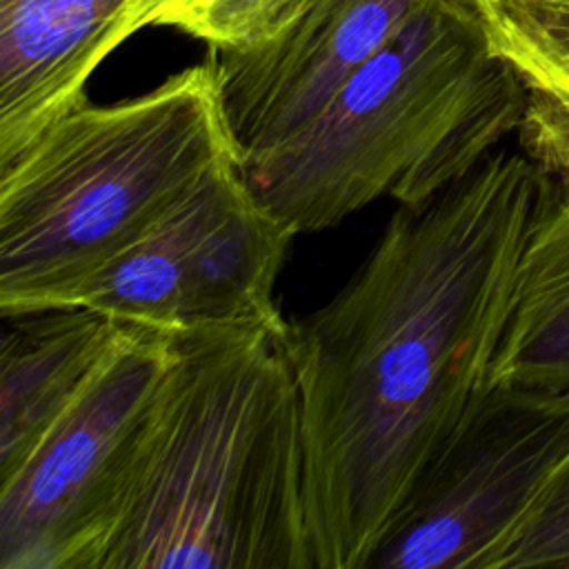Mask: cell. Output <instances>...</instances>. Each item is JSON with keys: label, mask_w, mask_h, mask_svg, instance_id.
<instances>
[{"label": "cell", "mask_w": 569, "mask_h": 569, "mask_svg": "<svg viewBox=\"0 0 569 569\" xmlns=\"http://www.w3.org/2000/svg\"><path fill=\"white\" fill-rule=\"evenodd\" d=\"M547 176L505 144L289 320L313 569H369L411 491L489 389Z\"/></svg>", "instance_id": "6da1fadb"}, {"label": "cell", "mask_w": 569, "mask_h": 569, "mask_svg": "<svg viewBox=\"0 0 569 569\" xmlns=\"http://www.w3.org/2000/svg\"><path fill=\"white\" fill-rule=\"evenodd\" d=\"M284 333H176L142 469L100 569H313Z\"/></svg>", "instance_id": "7a4b0ae2"}, {"label": "cell", "mask_w": 569, "mask_h": 569, "mask_svg": "<svg viewBox=\"0 0 569 569\" xmlns=\"http://www.w3.org/2000/svg\"><path fill=\"white\" fill-rule=\"evenodd\" d=\"M525 104L520 76L467 0H413L327 107L242 173L296 236L385 196L420 209L502 147Z\"/></svg>", "instance_id": "3957f363"}, {"label": "cell", "mask_w": 569, "mask_h": 569, "mask_svg": "<svg viewBox=\"0 0 569 569\" xmlns=\"http://www.w3.org/2000/svg\"><path fill=\"white\" fill-rule=\"evenodd\" d=\"M240 162L213 56L151 91L84 100L0 164V313L44 311Z\"/></svg>", "instance_id": "277c9868"}, {"label": "cell", "mask_w": 569, "mask_h": 569, "mask_svg": "<svg viewBox=\"0 0 569 569\" xmlns=\"http://www.w3.org/2000/svg\"><path fill=\"white\" fill-rule=\"evenodd\" d=\"M173 358L176 333L133 325L76 405L0 482V569H100Z\"/></svg>", "instance_id": "5b68a950"}, {"label": "cell", "mask_w": 569, "mask_h": 569, "mask_svg": "<svg viewBox=\"0 0 569 569\" xmlns=\"http://www.w3.org/2000/svg\"><path fill=\"white\" fill-rule=\"evenodd\" d=\"M293 238L240 162H227L49 309L82 307L164 333L220 327L284 333L289 320L278 311L276 282Z\"/></svg>", "instance_id": "8992f818"}, {"label": "cell", "mask_w": 569, "mask_h": 569, "mask_svg": "<svg viewBox=\"0 0 569 569\" xmlns=\"http://www.w3.org/2000/svg\"><path fill=\"white\" fill-rule=\"evenodd\" d=\"M569 458V391L489 387L422 473L369 569H491Z\"/></svg>", "instance_id": "52a82bcc"}, {"label": "cell", "mask_w": 569, "mask_h": 569, "mask_svg": "<svg viewBox=\"0 0 569 569\" xmlns=\"http://www.w3.org/2000/svg\"><path fill=\"white\" fill-rule=\"evenodd\" d=\"M413 0H311L276 38L213 56L240 167L300 133L387 42Z\"/></svg>", "instance_id": "ba28073f"}, {"label": "cell", "mask_w": 569, "mask_h": 569, "mask_svg": "<svg viewBox=\"0 0 569 569\" xmlns=\"http://www.w3.org/2000/svg\"><path fill=\"white\" fill-rule=\"evenodd\" d=\"M169 0H0V164L82 104L100 62Z\"/></svg>", "instance_id": "9c48e42d"}, {"label": "cell", "mask_w": 569, "mask_h": 569, "mask_svg": "<svg viewBox=\"0 0 569 569\" xmlns=\"http://www.w3.org/2000/svg\"><path fill=\"white\" fill-rule=\"evenodd\" d=\"M4 325L0 482L27 462L133 327L82 307L11 316Z\"/></svg>", "instance_id": "30bf717a"}, {"label": "cell", "mask_w": 569, "mask_h": 569, "mask_svg": "<svg viewBox=\"0 0 569 569\" xmlns=\"http://www.w3.org/2000/svg\"><path fill=\"white\" fill-rule=\"evenodd\" d=\"M489 387L569 391V189L547 178Z\"/></svg>", "instance_id": "8fae6325"}, {"label": "cell", "mask_w": 569, "mask_h": 569, "mask_svg": "<svg viewBox=\"0 0 569 569\" xmlns=\"http://www.w3.org/2000/svg\"><path fill=\"white\" fill-rule=\"evenodd\" d=\"M527 89L520 149L556 184L569 189V53L513 36H489Z\"/></svg>", "instance_id": "7c38bea8"}, {"label": "cell", "mask_w": 569, "mask_h": 569, "mask_svg": "<svg viewBox=\"0 0 569 569\" xmlns=\"http://www.w3.org/2000/svg\"><path fill=\"white\" fill-rule=\"evenodd\" d=\"M311 0H169L156 27H173L209 49H249L276 38Z\"/></svg>", "instance_id": "4fadbf2b"}, {"label": "cell", "mask_w": 569, "mask_h": 569, "mask_svg": "<svg viewBox=\"0 0 569 569\" xmlns=\"http://www.w3.org/2000/svg\"><path fill=\"white\" fill-rule=\"evenodd\" d=\"M569 569V458L558 467L491 569Z\"/></svg>", "instance_id": "5bb4252c"}, {"label": "cell", "mask_w": 569, "mask_h": 569, "mask_svg": "<svg viewBox=\"0 0 569 569\" xmlns=\"http://www.w3.org/2000/svg\"><path fill=\"white\" fill-rule=\"evenodd\" d=\"M487 36H513L569 53V11L473 0Z\"/></svg>", "instance_id": "9a60e30c"}, {"label": "cell", "mask_w": 569, "mask_h": 569, "mask_svg": "<svg viewBox=\"0 0 569 569\" xmlns=\"http://www.w3.org/2000/svg\"><path fill=\"white\" fill-rule=\"evenodd\" d=\"M467 2H473V0H467ZM496 2H507V4H518V7H533V9L569 11V0H496Z\"/></svg>", "instance_id": "2e32d148"}]
</instances>
